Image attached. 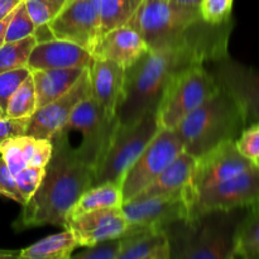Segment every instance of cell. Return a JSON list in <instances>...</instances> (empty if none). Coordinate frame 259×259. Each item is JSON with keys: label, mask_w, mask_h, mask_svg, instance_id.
Listing matches in <instances>:
<instances>
[{"label": "cell", "mask_w": 259, "mask_h": 259, "mask_svg": "<svg viewBox=\"0 0 259 259\" xmlns=\"http://www.w3.org/2000/svg\"><path fill=\"white\" fill-rule=\"evenodd\" d=\"M228 55V42H196L175 47L148 48L125 68L121 101L116 111L120 125L139 120L156 111L172 78L192 65L212 62Z\"/></svg>", "instance_id": "1"}, {"label": "cell", "mask_w": 259, "mask_h": 259, "mask_svg": "<svg viewBox=\"0 0 259 259\" xmlns=\"http://www.w3.org/2000/svg\"><path fill=\"white\" fill-rule=\"evenodd\" d=\"M52 154L37 191L23 205L17 230L42 225L65 227L66 217L81 195L93 186L95 169L72 146L67 134L52 137Z\"/></svg>", "instance_id": "2"}, {"label": "cell", "mask_w": 259, "mask_h": 259, "mask_svg": "<svg viewBox=\"0 0 259 259\" xmlns=\"http://www.w3.org/2000/svg\"><path fill=\"white\" fill-rule=\"evenodd\" d=\"M244 209L209 211L166 228L171 258L234 259L235 235Z\"/></svg>", "instance_id": "3"}, {"label": "cell", "mask_w": 259, "mask_h": 259, "mask_svg": "<svg viewBox=\"0 0 259 259\" xmlns=\"http://www.w3.org/2000/svg\"><path fill=\"white\" fill-rule=\"evenodd\" d=\"M128 25L137 30L148 48L175 47L196 42H228L232 22L190 23L171 8L168 0H141Z\"/></svg>", "instance_id": "4"}, {"label": "cell", "mask_w": 259, "mask_h": 259, "mask_svg": "<svg viewBox=\"0 0 259 259\" xmlns=\"http://www.w3.org/2000/svg\"><path fill=\"white\" fill-rule=\"evenodd\" d=\"M245 121L234 99L219 90L176 126L184 151L195 158L229 139H237Z\"/></svg>", "instance_id": "5"}, {"label": "cell", "mask_w": 259, "mask_h": 259, "mask_svg": "<svg viewBox=\"0 0 259 259\" xmlns=\"http://www.w3.org/2000/svg\"><path fill=\"white\" fill-rule=\"evenodd\" d=\"M219 90L212 73L205 63H197L177 73L164 90L156 110L162 129H176L189 114Z\"/></svg>", "instance_id": "6"}, {"label": "cell", "mask_w": 259, "mask_h": 259, "mask_svg": "<svg viewBox=\"0 0 259 259\" xmlns=\"http://www.w3.org/2000/svg\"><path fill=\"white\" fill-rule=\"evenodd\" d=\"M158 131L156 111H148L132 124H118L105 156L96 168L93 186L108 181L121 184L126 169Z\"/></svg>", "instance_id": "7"}, {"label": "cell", "mask_w": 259, "mask_h": 259, "mask_svg": "<svg viewBox=\"0 0 259 259\" xmlns=\"http://www.w3.org/2000/svg\"><path fill=\"white\" fill-rule=\"evenodd\" d=\"M259 202V164L218 184L200 189L189 201V218L209 211L247 209Z\"/></svg>", "instance_id": "8"}, {"label": "cell", "mask_w": 259, "mask_h": 259, "mask_svg": "<svg viewBox=\"0 0 259 259\" xmlns=\"http://www.w3.org/2000/svg\"><path fill=\"white\" fill-rule=\"evenodd\" d=\"M116 126L118 120L115 116L109 115L89 96L76 106L61 132H78L81 143L76 148L81 157L96 171L105 156Z\"/></svg>", "instance_id": "9"}, {"label": "cell", "mask_w": 259, "mask_h": 259, "mask_svg": "<svg viewBox=\"0 0 259 259\" xmlns=\"http://www.w3.org/2000/svg\"><path fill=\"white\" fill-rule=\"evenodd\" d=\"M181 152H184V147L176 131L159 128L153 139L147 144L123 176L120 184L123 204L131 201L146 189Z\"/></svg>", "instance_id": "10"}, {"label": "cell", "mask_w": 259, "mask_h": 259, "mask_svg": "<svg viewBox=\"0 0 259 259\" xmlns=\"http://www.w3.org/2000/svg\"><path fill=\"white\" fill-rule=\"evenodd\" d=\"M212 62V76L239 106L245 126L259 123V71L233 60L229 55Z\"/></svg>", "instance_id": "11"}, {"label": "cell", "mask_w": 259, "mask_h": 259, "mask_svg": "<svg viewBox=\"0 0 259 259\" xmlns=\"http://www.w3.org/2000/svg\"><path fill=\"white\" fill-rule=\"evenodd\" d=\"M48 25L56 39L76 43L91 53L100 37L98 2L67 0Z\"/></svg>", "instance_id": "12"}, {"label": "cell", "mask_w": 259, "mask_h": 259, "mask_svg": "<svg viewBox=\"0 0 259 259\" xmlns=\"http://www.w3.org/2000/svg\"><path fill=\"white\" fill-rule=\"evenodd\" d=\"M252 166H254V163L239 153L234 139L218 144L196 158L186 192L187 204L197 190L237 176Z\"/></svg>", "instance_id": "13"}, {"label": "cell", "mask_w": 259, "mask_h": 259, "mask_svg": "<svg viewBox=\"0 0 259 259\" xmlns=\"http://www.w3.org/2000/svg\"><path fill=\"white\" fill-rule=\"evenodd\" d=\"M90 96V77L88 67L83 70L75 85L60 98L47 105L37 109L28 121L27 133L34 138L52 139L55 134L62 131L76 106Z\"/></svg>", "instance_id": "14"}, {"label": "cell", "mask_w": 259, "mask_h": 259, "mask_svg": "<svg viewBox=\"0 0 259 259\" xmlns=\"http://www.w3.org/2000/svg\"><path fill=\"white\" fill-rule=\"evenodd\" d=\"M124 215L129 227L164 228L189 218V204L185 197L151 196L124 202Z\"/></svg>", "instance_id": "15"}, {"label": "cell", "mask_w": 259, "mask_h": 259, "mask_svg": "<svg viewBox=\"0 0 259 259\" xmlns=\"http://www.w3.org/2000/svg\"><path fill=\"white\" fill-rule=\"evenodd\" d=\"M63 229L71 230L78 247L86 248L121 237L128 229V222L121 207H108L67 218Z\"/></svg>", "instance_id": "16"}, {"label": "cell", "mask_w": 259, "mask_h": 259, "mask_svg": "<svg viewBox=\"0 0 259 259\" xmlns=\"http://www.w3.org/2000/svg\"><path fill=\"white\" fill-rule=\"evenodd\" d=\"M148 51V46L134 28L125 24L114 28L96 40L91 56L109 60L128 68Z\"/></svg>", "instance_id": "17"}, {"label": "cell", "mask_w": 259, "mask_h": 259, "mask_svg": "<svg viewBox=\"0 0 259 259\" xmlns=\"http://www.w3.org/2000/svg\"><path fill=\"white\" fill-rule=\"evenodd\" d=\"M90 96L111 116L116 118L121 101L125 68L109 60L93 58L88 66Z\"/></svg>", "instance_id": "18"}, {"label": "cell", "mask_w": 259, "mask_h": 259, "mask_svg": "<svg viewBox=\"0 0 259 259\" xmlns=\"http://www.w3.org/2000/svg\"><path fill=\"white\" fill-rule=\"evenodd\" d=\"M91 61L93 56L86 48L68 40L52 39L33 47L27 67L30 72L51 68H85Z\"/></svg>", "instance_id": "19"}, {"label": "cell", "mask_w": 259, "mask_h": 259, "mask_svg": "<svg viewBox=\"0 0 259 259\" xmlns=\"http://www.w3.org/2000/svg\"><path fill=\"white\" fill-rule=\"evenodd\" d=\"M119 259H169L171 243L164 228L129 227L121 235Z\"/></svg>", "instance_id": "20"}, {"label": "cell", "mask_w": 259, "mask_h": 259, "mask_svg": "<svg viewBox=\"0 0 259 259\" xmlns=\"http://www.w3.org/2000/svg\"><path fill=\"white\" fill-rule=\"evenodd\" d=\"M52 154L50 139L34 138L28 134L14 137L0 147V156L12 175L27 167H46Z\"/></svg>", "instance_id": "21"}, {"label": "cell", "mask_w": 259, "mask_h": 259, "mask_svg": "<svg viewBox=\"0 0 259 259\" xmlns=\"http://www.w3.org/2000/svg\"><path fill=\"white\" fill-rule=\"evenodd\" d=\"M196 158L187 152H181L177 158L159 174L148 186L142 190L134 199H146L151 196L185 197L189 189L190 179L195 168ZM187 201V200H186Z\"/></svg>", "instance_id": "22"}, {"label": "cell", "mask_w": 259, "mask_h": 259, "mask_svg": "<svg viewBox=\"0 0 259 259\" xmlns=\"http://www.w3.org/2000/svg\"><path fill=\"white\" fill-rule=\"evenodd\" d=\"M86 68V67H85ZM82 67L51 68V70L32 71L33 82L37 94L38 109L70 90L82 75Z\"/></svg>", "instance_id": "23"}, {"label": "cell", "mask_w": 259, "mask_h": 259, "mask_svg": "<svg viewBox=\"0 0 259 259\" xmlns=\"http://www.w3.org/2000/svg\"><path fill=\"white\" fill-rule=\"evenodd\" d=\"M121 206H123V192H121L120 184L111 181L101 182L91 186L81 195L80 199L71 207L66 219L94 210Z\"/></svg>", "instance_id": "24"}, {"label": "cell", "mask_w": 259, "mask_h": 259, "mask_svg": "<svg viewBox=\"0 0 259 259\" xmlns=\"http://www.w3.org/2000/svg\"><path fill=\"white\" fill-rule=\"evenodd\" d=\"M78 247L75 235L68 229L48 235L39 242L20 250L22 259H68Z\"/></svg>", "instance_id": "25"}, {"label": "cell", "mask_w": 259, "mask_h": 259, "mask_svg": "<svg viewBox=\"0 0 259 259\" xmlns=\"http://www.w3.org/2000/svg\"><path fill=\"white\" fill-rule=\"evenodd\" d=\"M234 258L259 259V202L247 207L238 225Z\"/></svg>", "instance_id": "26"}, {"label": "cell", "mask_w": 259, "mask_h": 259, "mask_svg": "<svg viewBox=\"0 0 259 259\" xmlns=\"http://www.w3.org/2000/svg\"><path fill=\"white\" fill-rule=\"evenodd\" d=\"M141 0H98L100 35L128 24Z\"/></svg>", "instance_id": "27"}, {"label": "cell", "mask_w": 259, "mask_h": 259, "mask_svg": "<svg viewBox=\"0 0 259 259\" xmlns=\"http://www.w3.org/2000/svg\"><path fill=\"white\" fill-rule=\"evenodd\" d=\"M37 109V94H35L32 73H30L9 99L5 114L8 118L30 119Z\"/></svg>", "instance_id": "28"}, {"label": "cell", "mask_w": 259, "mask_h": 259, "mask_svg": "<svg viewBox=\"0 0 259 259\" xmlns=\"http://www.w3.org/2000/svg\"><path fill=\"white\" fill-rule=\"evenodd\" d=\"M37 40L33 35L24 39L7 42L0 47V73L27 67L29 56Z\"/></svg>", "instance_id": "29"}, {"label": "cell", "mask_w": 259, "mask_h": 259, "mask_svg": "<svg viewBox=\"0 0 259 259\" xmlns=\"http://www.w3.org/2000/svg\"><path fill=\"white\" fill-rule=\"evenodd\" d=\"M34 29L35 25L33 20L30 19L27 8H25L24 0H23L13 12L12 19L8 24L7 33H5V43L15 42V40L30 37L34 33Z\"/></svg>", "instance_id": "30"}, {"label": "cell", "mask_w": 259, "mask_h": 259, "mask_svg": "<svg viewBox=\"0 0 259 259\" xmlns=\"http://www.w3.org/2000/svg\"><path fill=\"white\" fill-rule=\"evenodd\" d=\"M235 147L242 156L259 164V123L245 126L235 139Z\"/></svg>", "instance_id": "31"}, {"label": "cell", "mask_w": 259, "mask_h": 259, "mask_svg": "<svg viewBox=\"0 0 259 259\" xmlns=\"http://www.w3.org/2000/svg\"><path fill=\"white\" fill-rule=\"evenodd\" d=\"M233 0H202L200 13L205 22L210 24H223L230 20Z\"/></svg>", "instance_id": "32"}, {"label": "cell", "mask_w": 259, "mask_h": 259, "mask_svg": "<svg viewBox=\"0 0 259 259\" xmlns=\"http://www.w3.org/2000/svg\"><path fill=\"white\" fill-rule=\"evenodd\" d=\"M29 75L30 71L28 67L17 68V70L0 73V106L4 110H7L8 101L15 93V90L22 85L23 81Z\"/></svg>", "instance_id": "33"}, {"label": "cell", "mask_w": 259, "mask_h": 259, "mask_svg": "<svg viewBox=\"0 0 259 259\" xmlns=\"http://www.w3.org/2000/svg\"><path fill=\"white\" fill-rule=\"evenodd\" d=\"M121 250V238L103 240L75 255L76 259H119Z\"/></svg>", "instance_id": "34"}, {"label": "cell", "mask_w": 259, "mask_h": 259, "mask_svg": "<svg viewBox=\"0 0 259 259\" xmlns=\"http://www.w3.org/2000/svg\"><path fill=\"white\" fill-rule=\"evenodd\" d=\"M45 168L46 167H27V168L18 172L17 175H14L18 187H19L23 196L27 199V201L37 191L38 186L42 182Z\"/></svg>", "instance_id": "35"}, {"label": "cell", "mask_w": 259, "mask_h": 259, "mask_svg": "<svg viewBox=\"0 0 259 259\" xmlns=\"http://www.w3.org/2000/svg\"><path fill=\"white\" fill-rule=\"evenodd\" d=\"M0 195L18 202L22 206L27 202V199L23 196L19 187H18L15 177L9 171L2 156H0Z\"/></svg>", "instance_id": "36"}, {"label": "cell", "mask_w": 259, "mask_h": 259, "mask_svg": "<svg viewBox=\"0 0 259 259\" xmlns=\"http://www.w3.org/2000/svg\"><path fill=\"white\" fill-rule=\"evenodd\" d=\"M28 118H5L0 119V147L4 142L27 133Z\"/></svg>", "instance_id": "37"}, {"label": "cell", "mask_w": 259, "mask_h": 259, "mask_svg": "<svg viewBox=\"0 0 259 259\" xmlns=\"http://www.w3.org/2000/svg\"><path fill=\"white\" fill-rule=\"evenodd\" d=\"M202 0H168L172 9L181 18L190 23L204 20L200 13V5Z\"/></svg>", "instance_id": "38"}, {"label": "cell", "mask_w": 259, "mask_h": 259, "mask_svg": "<svg viewBox=\"0 0 259 259\" xmlns=\"http://www.w3.org/2000/svg\"><path fill=\"white\" fill-rule=\"evenodd\" d=\"M24 4L35 27L50 23L51 19L55 17V13L45 0H24Z\"/></svg>", "instance_id": "39"}, {"label": "cell", "mask_w": 259, "mask_h": 259, "mask_svg": "<svg viewBox=\"0 0 259 259\" xmlns=\"http://www.w3.org/2000/svg\"><path fill=\"white\" fill-rule=\"evenodd\" d=\"M33 37L35 38L37 43H43V42H48V40L56 39L52 30H51L50 25H48V23L35 27L34 33H33Z\"/></svg>", "instance_id": "40"}, {"label": "cell", "mask_w": 259, "mask_h": 259, "mask_svg": "<svg viewBox=\"0 0 259 259\" xmlns=\"http://www.w3.org/2000/svg\"><path fill=\"white\" fill-rule=\"evenodd\" d=\"M22 2L23 0H0V22L10 13L14 12L15 8Z\"/></svg>", "instance_id": "41"}, {"label": "cell", "mask_w": 259, "mask_h": 259, "mask_svg": "<svg viewBox=\"0 0 259 259\" xmlns=\"http://www.w3.org/2000/svg\"><path fill=\"white\" fill-rule=\"evenodd\" d=\"M12 15H13V12L0 22V47L5 43V33H7V28H8V24H9L10 19H12Z\"/></svg>", "instance_id": "42"}, {"label": "cell", "mask_w": 259, "mask_h": 259, "mask_svg": "<svg viewBox=\"0 0 259 259\" xmlns=\"http://www.w3.org/2000/svg\"><path fill=\"white\" fill-rule=\"evenodd\" d=\"M45 2L50 5V8L52 9V12L55 13L56 15L58 13V10L65 5V3L67 2V0H45Z\"/></svg>", "instance_id": "43"}, {"label": "cell", "mask_w": 259, "mask_h": 259, "mask_svg": "<svg viewBox=\"0 0 259 259\" xmlns=\"http://www.w3.org/2000/svg\"><path fill=\"white\" fill-rule=\"evenodd\" d=\"M19 253L18 250H7V249H0V259H13V258H19Z\"/></svg>", "instance_id": "44"}, {"label": "cell", "mask_w": 259, "mask_h": 259, "mask_svg": "<svg viewBox=\"0 0 259 259\" xmlns=\"http://www.w3.org/2000/svg\"><path fill=\"white\" fill-rule=\"evenodd\" d=\"M5 116H7V114H5V110L2 108V106H0V119L5 118Z\"/></svg>", "instance_id": "45"}]
</instances>
